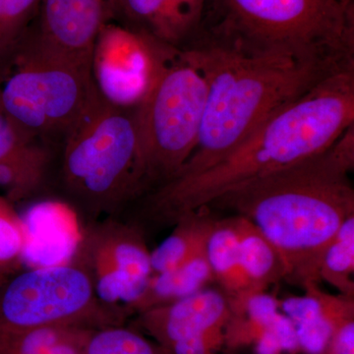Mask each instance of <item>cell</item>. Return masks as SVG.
I'll use <instances>...</instances> for the list:
<instances>
[{
	"label": "cell",
	"instance_id": "6da1fadb",
	"mask_svg": "<svg viewBox=\"0 0 354 354\" xmlns=\"http://www.w3.org/2000/svg\"><path fill=\"white\" fill-rule=\"evenodd\" d=\"M353 127L354 68L332 74L279 109L206 171L171 179L140 197L130 214L144 230L171 227L237 184L325 152Z\"/></svg>",
	"mask_w": 354,
	"mask_h": 354
},
{
	"label": "cell",
	"instance_id": "7a4b0ae2",
	"mask_svg": "<svg viewBox=\"0 0 354 354\" xmlns=\"http://www.w3.org/2000/svg\"><path fill=\"white\" fill-rule=\"evenodd\" d=\"M353 167L354 127L325 152L237 184L208 207L250 221L279 253L285 281L304 290L321 283L323 254L354 216Z\"/></svg>",
	"mask_w": 354,
	"mask_h": 354
},
{
	"label": "cell",
	"instance_id": "3957f363",
	"mask_svg": "<svg viewBox=\"0 0 354 354\" xmlns=\"http://www.w3.org/2000/svg\"><path fill=\"white\" fill-rule=\"evenodd\" d=\"M181 51L204 76L207 100L196 148L171 179L206 171L279 109L332 74L354 68L325 58L206 43Z\"/></svg>",
	"mask_w": 354,
	"mask_h": 354
},
{
	"label": "cell",
	"instance_id": "277c9868",
	"mask_svg": "<svg viewBox=\"0 0 354 354\" xmlns=\"http://www.w3.org/2000/svg\"><path fill=\"white\" fill-rule=\"evenodd\" d=\"M50 191L83 223L120 216L138 199L136 108L113 106L99 94L55 147Z\"/></svg>",
	"mask_w": 354,
	"mask_h": 354
},
{
	"label": "cell",
	"instance_id": "5b68a950",
	"mask_svg": "<svg viewBox=\"0 0 354 354\" xmlns=\"http://www.w3.org/2000/svg\"><path fill=\"white\" fill-rule=\"evenodd\" d=\"M193 43L353 65L354 0H206Z\"/></svg>",
	"mask_w": 354,
	"mask_h": 354
},
{
	"label": "cell",
	"instance_id": "8992f818",
	"mask_svg": "<svg viewBox=\"0 0 354 354\" xmlns=\"http://www.w3.org/2000/svg\"><path fill=\"white\" fill-rule=\"evenodd\" d=\"M206 100L204 76L179 50L136 108L140 197L171 180L192 155Z\"/></svg>",
	"mask_w": 354,
	"mask_h": 354
},
{
	"label": "cell",
	"instance_id": "52a82bcc",
	"mask_svg": "<svg viewBox=\"0 0 354 354\" xmlns=\"http://www.w3.org/2000/svg\"><path fill=\"white\" fill-rule=\"evenodd\" d=\"M129 317L102 304L87 274L71 261L16 272L0 283V330H97Z\"/></svg>",
	"mask_w": 354,
	"mask_h": 354
},
{
	"label": "cell",
	"instance_id": "ba28073f",
	"mask_svg": "<svg viewBox=\"0 0 354 354\" xmlns=\"http://www.w3.org/2000/svg\"><path fill=\"white\" fill-rule=\"evenodd\" d=\"M97 95L88 70L29 55H17L0 83L2 109L32 138L53 147Z\"/></svg>",
	"mask_w": 354,
	"mask_h": 354
},
{
	"label": "cell",
	"instance_id": "9c48e42d",
	"mask_svg": "<svg viewBox=\"0 0 354 354\" xmlns=\"http://www.w3.org/2000/svg\"><path fill=\"white\" fill-rule=\"evenodd\" d=\"M70 261L87 274L102 304L128 317L153 276L145 232L121 216L83 223Z\"/></svg>",
	"mask_w": 354,
	"mask_h": 354
},
{
	"label": "cell",
	"instance_id": "30bf717a",
	"mask_svg": "<svg viewBox=\"0 0 354 354\" xmlns=\"http://www.w3.org/2000/svg\"><path fill=\"white\" fill-rule=\"evenodd\" d=\"M178 51L150 35L109 21L93 50V81L104 101L137 108Z\"/></svg>",
	"mask_w": 354,
	"mask_h": 354
},
{
	"label": "cell",
	"instance_id": "8fae6325",
	"mask_svg": "<svg viewBox=\"0 0 354 354\" xmlns=\"http://www.w3.org/2000/svg\"><path fill=\"white\" fill-rule=\"evenodd\" d=\"M230 299L211 286L171 304L136 314L131 327L169 354H235L225 348Z\"/></svg>",
	"mask_w": 354,
	"mask_h": 354
},
{
	"label": "cell",
	"instance_id": "7c38bea8",
	"mask_svg": "<svg viewBox=\"0 0 354 354\" xmlns=\"http://www.w3.org/2000/svg\"><path fill=\"white\" fill-rule=\"evenodd\" d=\"M109 21L106 0H41L16 55L46 58L91 71L95 41Z\"/></svg>",
	"mask_w": 354,
	"mask_h": 354
},
{
	"label": "cell",
	"instance_id": "4fadbf2b",
	"mask_svg": "<svg viewBox=\"0 0 354 354\" xmlns=\"http://www.w3.org/2000/svg\"><path fill=\"white\" fill-rule=\"evenodd\" d=\"M232 316L225 335L230 353L253 346L257 354H298L297 330L281 302L266 293L253 295L243 302L230 305Z\"/></svg>",
	"mask_w": 354,
	"mask_h": 354
},
{
	"label": "cell",
	"instance_id": "5bb4252c",
	"mask_svg": "<svg viewBox=\"0 0 354 354\" xmlns=\"http://www.w3.org/2000/svg\"><path fill=\"white\" fill-rule=\"evenodd\" d=\"M113 19L145 32L176 50L194 39L204 15L206 0H109Z\"/></svg>",
	"mask_w": 354,
	"mask_h": 354
},
{
	"label": "cell",
	"instance_id": "9a60e30c",
	"mask_svg": "<svg viewBox=\"0 0 354 354\" xmlns=\"http://www.w3.org/2000/svg\"><path fill=\"white\" fill-rule=\"evenodd\" d=\"M55 147L41 141L28 144L0 160V189L11 204L50 191Z\"/></svg>",
	"mask_w": 354,
	"mask_h": 354
},
{
	"label": "cell",
	"instance_id": "2e32d148",
	"mask_svg": "<svg viewBox=\"0 0 354 354\" xmlns=\"http://www.w3.org/2000/svg\"><path fill=\"white\" fill-rule=\"evenodd\" d=\"M207 260L216 283L232 304H241L254 293L241 263L237 216L216 218L207 239Z\"/></svg>",
	"mask_w": 354,
	"mask_h": 354
},
{
	"label": "cell",
	"instance_id": "e0dca14e",
	"mask_svg": "<svg viewBox=\"0 0 354 354\" xmlns=\"http://www.w3.org/2000/svg\"><path fill=\"white\" fill-rule=\"evenodd\" d=\"M216 218L208 206L181 216L171 234L151 251L153 274L171 271L205 252Z\"/></svg>",
	"mask_w": 354,
	"mask_h": 354
},
{
	"label": "cell",
	"instance_id": "ac0fdd59",
	"mask_svg": "<svg viewBox=\"0 0 354 354\" xmlns=\"http://www.w3.org/2000/svg\"><path fill=\"white\" fill-rule=\"evenodd\" d=\"M213 283V274L206 253L203 252L176 269L153 274L145 290L130 307V315L183 299Z\"/></svg>",
	"mask_w": 354,
	"mask_h": 354
},
{
	"label": "cell",
	"instance_id": "d6986e66",
	"mask_svg": "<svg viewBox=\"0 0 354 354\" xmlns=\"http://www.w3.org/2000/svg\"><path fill=\"white\" fill-rule=\"evenodd\" d=\"M236 216L242 269L254 293H265L272 286L285 281V268L279 253L262 232L244 216Z\"/></svg>",
	"mask_w": 354,
	"mask_h": 354
},
{
	"label": "cell",
	"instance_id": "ffe728a7",
	"mask_svg": "<svg viewBox=\"0 0 354 354\" xmlns=\"http://www.w3.org/2000/svg\"><path fill=\"white\" fill-rule=\"evenodd\" d=\"M91 330L82 328L0 330V354H83Z\"/></svg>",
	"mask_w": 354,
	"mask_h": 354
},
{
	"label": "cell",
	"instance_id": "44dd1931",
	"mask_svg": "<svg viewBox=\"0 0 354 354\" xmlns=\"http://www.w3.org/2000/svg\"><path fill=\"white\" fill-rule=\"evenodd\" d=\"M354 216L339 228L326 248L319 278L344 297H354Z\"/></svg>",
	"mask_w": 354,
	"mask_h": 354
},
{
	"label": "cell",
	"instance_id": "7402d4cb",
	"mask_svg": "<svg viewBox=\"0 0 354 354\" xmlns=\"http://www.w3.org/2000/svg\"><path fill=\"white\" fill-rule=\"evenodd\" d=\"M41 0H0V83L12 67Z\"/></svg>",
	"mask_w": 354,
	"mask_h": 354
},
{
	"label": "cell",
	"instance_id": "603a6c76",
	"mask_svg": "<svg viewBox=\"0 0 354 354\" xmlns=\"http://www.w3.org/2000/svg\"><path fill=\"white\" fill-rule=\"evenodd\" d=\"M83 354H169L143 333L125 325L91 330Z\"/></svg>",
	"mask_w": 354,
	"mask_h": 354
},
{
	"label": "cell",
	"instance_id": "cb8c5ba5",
	"mask_svg": "<svg viewBox=\"0 0 354 354\" xmlns=\"http://www.w3.org/2000/svg\"><path fill=\"white\" fill-rule=\"evenodd\" d=\"M29 243L25 221L6 197L0 196V279L21 271Z\"/></svg>",
	"mask_w": 354,
	"mask_h": 354
},
{
	"label": "cell",
	"instance_id": "d4e9b609",
	"mask_svg": "<svg viewBox=\"0 0 354 354\" xmlns=\"http://www.w3.org/2000/svg\"><path fill=\"white\" fill-rule=\"evenodd\" d=\"M320 354H354V297L335 295L332 329Z\"/></svg>",
	"mask_w": 354,
	"mask_h": 354
},
{
	"label": "cell",
	"instance_id": "484cf974",
	"mask_svg": "<svg viewBox=\"0 0 354 354\" xmlns=\"http://www.w3.org/2000/svg\"><path fill=\"white\" fill-rule=\"evenodd\" d=\"M34 141L38 140L32 138L0 106V160Z\"/></svg>",
	"mask_w": 354,
	"mask_h": 354
},
{
	"label": "cell",
	"instance_id": "4316f807",
	"mask_svg": "<svg viewBox=\"0 0 354 354\" xmlns=\"http://www.w3.org/2000/svg\"><path fill=\"white\" fill-rule=\"evenodd\" d=\"M4 281H6V279H4ZM4 281L3 279H0V283H3Z\"/></svg>",
	"mask_w": 354,
	"mask_h": 354
}]
</instances>
